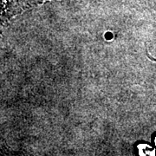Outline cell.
Masks as SVG:
<instances>
[{
	"label": "cell",
	"instance_id": "6da1fadb",
	"mask_svg": "<svg viewBox=\"0 0 156 156\" xmlns=\"http://www.w3.org/2000/svg\"><path fill=\"white\" fill-rule=\"evenodd\" d=\"M139 152L140 155H154L155 151L148 145H140Z\"/></svg>",
	"mask_w": 156,
	"mask_h": 156
},
{
	"label": "cell",
	"instance_id": "7a4b0ae2",
	"mask_svg": "<svg viewBox=\"0 0 156 156\" xmlns=\"http://www.w3.org/2000/svg\"><path fill=\"white\" fill-rule=\"evenodd\" d=\"M154 143H155V145H156V137H155V140H154Z\"/></svg>",
	"mask_w": 156,
	"mask_h": 156
}]
</instances>
